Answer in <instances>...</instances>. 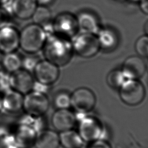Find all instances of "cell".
Masks as SVG:
<instances>
[{"label": "cell", "instance_id": "cell-19", "mask_svg": "<svg viewBox=\"0 0 148 148\" xmlns=\"http://www.w3.org/2000/svg\"><path fill=\"white\" fill-rule=\"evenodd\" d=\"M31 19L32 23L43 27L47 36L53 34L52 13L49 6L38 5Z\"/></svg>", "mask_w": 148, "mask_h": 148}, {"label": "cell", "instance_id": "cell-34", "mask_svg": "<svg viewBox=\"0 0 148 148\" xmlns=\"http://www.w3.org/2000/svg\"><path fill=\"white\" fill-rule=\"evenodd\" d=\"M2 111V94L0 92V112Z\"/></svg>", "mask_w": 148, "mask_h": 148}, {"label": "cell", "instance_id": "cell-25", "mask_svg": "<svg viewBox=\"0 0 148 148\" xmlns=\"http://www.w3.org/2000/svg\"><path fill=\"white\" fill-rule=\"evenodd\" d=\"M53 103L57 109H68L71 106V95L65 92H59L54 96Z\"/></svg>", "mask_w": 148, "mask_h": 148}, {"label": "cell", "instance_id": "cell-35", "mask_svg": "<svg viewBox=\"0 0 148 148\" xmlns=\"http://www.w3.org/2000/svg\"><path fill=\"white\" fill-rule=\"evenodd\" d=\"M131 1V2H136V3H139L140 1H141L142 0H130Z\"/></svg>", "mask_w": 148, "mask_h": 148}, {"label": "cell", "instance_id": "cell-26", "mask_svg": "<svg viewBox=\"0 0 148 148\" xmlns=\"http://www.w3.org/2000/svg\"><path fill=\"white\" fill-rule=\"evenodd\" d=\"M40 60L37 54H27L26 56H23L21 68L32 72L34 68Z\"/></svg>", "mask_w": 148, "mask_h": 148}, {"label": "cell", "instance_id": "cell-13", "mask_svg": "<svg viewBox=\"0 0 148 148\" xmlns=\"http://www.w3.org/2000/svg\"><path fill=\"white\" fill-rule=\"evenodd\" d=\"M121 69L127 79L138 80L145 73L146 64L140 56H131L125 60Z\"/></svg>", "mask_w": 148, "mask_h": 148}, {"label": "cell", "instance_id": "cell-1", "mask_svg": "<svg viewBox=\"0 0 148 148\" xmlns=\"http://www.w3.org/2000/svg\"><path fill=\"white\" fill-rule=\"evenodd\" d=\"M42 51L45 59L59 67L67 64L74 53L71 39L54 34L47 36Z\"/></svg>", "mask_w": 148, "mask_h": 148}, {"label": "cell", "instance_id": "cell-12", "mask_svg": "<svg viewBox=\"0 0 148 148\" xmlns=\"http://www.w3.org/2000/svg\"><path fill=\"white\" fill-rule=\"evenodd\" d=\"M12 134L18 148H32L35 146L38 132L28 125L17 123L12 130Z\"/></svg>", "mask_w": 148, "mask_h": 148}, {"label": "cell", "instance_id": "cell-31", "mask_svg": "<svg viewBox=\"0 0 148 148\" xmlns=\"http://www.w3.org/2000/svg\"><path fill=\"white\" fill-rule=\"evenodd\" d=\"M38 5H43L49 6L53 3L54 0H36Z\"/></svg>", "mask_w": 148, "mask_h": 148}, {"label": "cell", "instance_id": "cell-9", "mask_svg": "<svg viewBox=\"0 0 148 148\" xmlns=\"http://www.w3.org/2000/svg\"><path fill=\"white\" fill-rule=\"evenodd\" d=\"M96 97L94 93L87 87H79L71 95V105L80 113H86L95 106Z\"/></svg>", "mask_w": 148, "mask_h": 148}, {"label": "cell", "instance_id": "cell-20", "mask_svg": "<svg viewBox=\"0 0 148 148\" xmlns=\"http://www.w3.org/2000/svg\"><path fill=\"white\" fill-rule=\"evenodd\" d=\"M59 135L53 130L45 128L38 132L34 147L36 148H58Z\"/></svg>", "mask_w": 148, "mask_h": 148}, {"label": "cell", "instance_id": "cell-10", "mask_svg": "<svg viewBox=\"0 0 148 148\" xmlns=\"http://www.w3.org/2000/svg\"><path fill=\"white\" fill-rule=\"evenodd\" d=\"M20 31L14 24L0 27V53L3 54L17 51L19 49Z\"/></svg>", "mask_w": 148, "mask_h": 148}, {"label": "cell", "instance_id": "cell-8", "mask_svg": "<svg viewBox=\"0 0 148 148\" xmlns=\"http://www.w3.org/2000/svg\"><path fill=\"white\" fill-rule=\"evenodd\" d=\"M78 134L84 142H92L100 139L104 134L101 122L91 116L82 117L78 125Z\"/></svg>", "mask_w": 148, "mask_h": 148}, {"label": "cell", "instance_id": "cell-30", "mask_svg": "<svg viewBox=\"0 0 148 148\" xmlns=\"http://www.w3.org/2000/svg\"><path fill=\"white\" fill-rule=\"evenodd\" d=\"M139 5L142 12L148 15V0H142L139 2Z\"/></svg>", "mask_w": 148, "mask_h": 148}, {"label": "cell", "instance_id": "cell-22", "mask_svg": "<svg viewBox=\"0 0 148 148\" xmlns=\"http://www.w3.org/2000/svg\"><path fill=\"white\" fill-rule=\"evenodd\" d=\"M23 56L17 51L3 54L1 66L9 73H13L22 68Z\"/></svg>", "mask_w": 148, "mask_h": 148}, {"label": "cell", "instance_id": "cell-28", "mask_svg": "<svg viewBox=\"0 0 148 148\" xmlns=\"http://www.w3.org/2000/svg\"><path fill=\"white\" fill-rule=\"evenodd\" d=\"M9 75L10 73L5 71L0 65V92L1 94L10 88Z\"/></svg>", "mask_w": 148, "mask_h": 148}, {"label": "cell", "instance_id": "cell-11", "mask_svg": "<svg viewBox=\"0 0 148 148\" xmlns=\"http://www.w3.org/2000/svg\"><path fill=\"white\" fill-rule=\"evenodd\" d=\"M35 79L32 73L21 68L9 75L10 88L23 95H25L33 90Z\"/></svg>", "mask_w": 148, "mask_h": 148}, {"label": "cell", "instance_id": "cell-27", "mask_svg": "<svg viewBox=\"0 0 148 148\" xmlns=\"http://www.w3.org/2000/svg\"><path fill=\"white\" fill-rule=\"evenodd\" d=\"M9 6H0V27L7 24H14L12 21L13 16L12 15Z\"/></svg>", "mask_w": 148, "mask_h": 148}, {"label": "cell", "instance_id": "cell-24", "mask_svg": "<svg viewBox=\"0 0 148 148\" xmlns=\"http://www.w3.org/2000/svg\"><path fill=\"white\" fill-rule=\"evenodd\" d=\"M135 50L138 56L148 58V36L146 35L139 37L135 43Z\"/></svg>", "mask_w": 148, "mask_h": 148}, {"label": "cell", "instance_id": "cell-18", "mask_svg": "<svg viewBox=\"0 0 148 148\" xmlns=\"http://www.w3.org/2000/svg\"><path fill=\"white\" fill-rule=\"evenodd\" d=\"M96 36L101 49L112 50L119 45V35L117 32L111 27H101Z\"/></svg>", "mask_w": 148, "mask_h": 148}, {"label": "cell", "instance_id": "cell-7", "mask_svg": "<svg viewBox=\"0 0 148 148\" xmlns=\"http://www.w3.org/2000/svg\"><path fill=\"white\" fill-rule=\"evenodd\" d=\"M59 68L46 59H40L32 73L35 81L50 86L58 79L60 73Z\"/></svg>", "mask_w": 148, "mask_h": 148}, {"label": "cell", "instance_id": "cell-23", "mask_svg": "<svg viewBox=\"0 0 148 148\" xmlns=\"http://www.w3.org/2000/svg\"><path fill=\"white\" fill-rule=\"evenodd\" d=\"M127 80L121 69H114L111 71L106 76V82L112 88L119 89Z\"/></svg>", "mask_w": 148, "mask_h": 148}, {"label": "cell", "instance_id": "cell-4", "mask_svg": "<svg viewBox=\"0 0 148 148\" xmlns=\"http://www.w3.org/2000/svg\"><path fill=\"white\" fill-rule=\"evenodd\" d=\"M50 106L46 94L32 90L24 95L23 110L29 115L40 116L47 112Z\"/></svg>", "mask_w": 148, "mask_h": 148}, {"label": "cell", "instance_id": "cell-14", "mask_svg": "<svg viewBox=\"0 0 148 148\" xmlns=\"http://www.w3.org/2000/svg\"><path fill=\"white\" fill-rule=\"evenodd\" d=\"M38 5L36 0H12L9 8L14 18L25 21L31 18Z\"/></svg>", "mask_w": 148, "mask_h": 148}, {"label": "cell", "instance_id": "cell-17", "mask_svg": "<svg viewBox=\"0 0 148 148\" xmlns=\"http://www.w3.org/2000/svg\"><path fill=\"white\" fill-rule=\"evenodd\" d=\"M76 17L79 32L97 35L101 28L98 17L91 12L82 11Z\"/></svg>", "mask_w": 148, "mask_h": 148}, {"label": "cell", "instance_id": "cell-16", "mask_svg": "<svg viewBox=\"0 0 148 148\" xmlns=\"http://www.w3.org/2000/svg\"><path fill=\"white\" fill-rule=\"evenodd\" d=\"M76 121L75 114L68 109H57L53 113L51 119L53 127L60 132L72 129Z\"/></svg>", "mask_w": 148, "mask_h": 148}, {"label": "cell", "instance_id": "cell-6", "mask_svg": "<svg viewBox=\"0 0 148 148\" xmlns=\"http://www.w3.org/2000/svg\"><path fill=\"white\" fill-rule=\"evenodd\" d=\"M53 34L71 39L78 32L76 16L69 12L58 14L52 21Z\"/></svg>", "mask_w": 148, "mask_h": 148}, {"label": "cell", "instance_id": "cell-2", "mask_svg": "<svg viewBox=\"0 0 148 148\" xmlns=\"http://www.w3.org/2000/svg\"><path fill=\"white\" fill-rule=\"evenodd\" d=\"M47 38L42 27L34 23L28 24L20 31L19 48L25 54H37L42 51Z\"/></svg>", "mask_w": 148, "mask_h": 148}, {"label": "cell", "instance_id": "cell-5", "mask_svg": "<svg viewBox=\"0 0 148 148\" xmlns=\"http://www.w3.org/2000/svg\"><path fill=\"white\" fill-rule=\"evenodd\" d=\"M143 84L137 79H127L119 88L121 101L129 106H136L140 103L145 97Z\"/></svg>", "mask_w": 148, "mask_h": 148}, {"label": "cell", "instance_id": "cell-33", "mask_svg": "<svg viewBox=\"0 0 148 148\" xmlns=\"http://www.w3.org/2000/svg\"><path fill=\"white\" fill-rule=\"evenodd\" d=\"M143 29H144L145 35L148 36V20H147L146 21V23H145L144 26H143Z\"/></svg>", "mask_w": 148, "mask_h": 148}, {"label": "cell", "instance_id": "cell-32", "mask_svg": "<svg viewBox=\"0 0 148 148\" xmlns=\"http://www.w3.org/2000/svg\"><path fill=\"white\" fill-rule=\"evenodd\" d=\"M12 0H0V6H9Z\"/></svg>", "mask_w": 148, "mask_h": 148}, {"label": "cell", "instance_id": "cell-15", "mask_svg": "<svg viewBox=\"0 0 148 148\" xmlns=\"http://www.w3.org/2000/svg\"><path fill=\"white\" fill-rule=\"evenodd\" d=\"M24 95L19 92L9 88L2 94V110L16 114L23 110Z\"/></svg>", "mask_w": 148, "mask_h": 148}, {"label": "cell", "instance_id": "cell-3", "mask_svg": "<svg viewBox=\"0 0 148 148\" xmlns=\"http://www.w3.org/2000/svg\"><path fill=\"white\" fill-rule=\"evenodd\" d=\"M71 43L74 53L84 58L94 57L101 50L96 35L92 34L77 32L71 38Z\"/></svg>", "mask_w": 148, "mask_h": 148}, {"label": "cell", "instance_id": "cell-21", "mask_svg": "<svg viewBox=\"0 0 148 148\" xmlns=\"http://www.w3.org/2000/svg\"><path fill=\"white\" fill-rule=\"evenodd\" d=\"M60 144L64 148H81L84 141L77 132L71 130L60 132L58 134Z\"/></svg>", "mask_w": 148, "mask_h": 148}, {"label": "cell", "instance_id": "cell-36", "mask_svg": "<svg viewBox=\"0 0 148 148\" xmlns=\"http://www.w3.org/2000/svg\"><path fill=\"white\" fill-rule=\"evenodd\" d=\"M146 71H147V72H148V62L146 64Z\"/></svg>", "mask_w": 148, "mask_h": 148}, {"label": "cell", "instance_id": "cell-29", "mask_svg": "<svg viewBox=\"0 0 148 148\" xmlns=\"http://www.w3.org/2000/svg\"><path fill=\"white\" fill-rule=\"evenodd\" d=\"M88 148H112V147L108 142L102 139H100L94 140L92 142H90V144L88 146Z\"/></svg>", "mask_w": 148, "mask_h": 148}]
</instances>
